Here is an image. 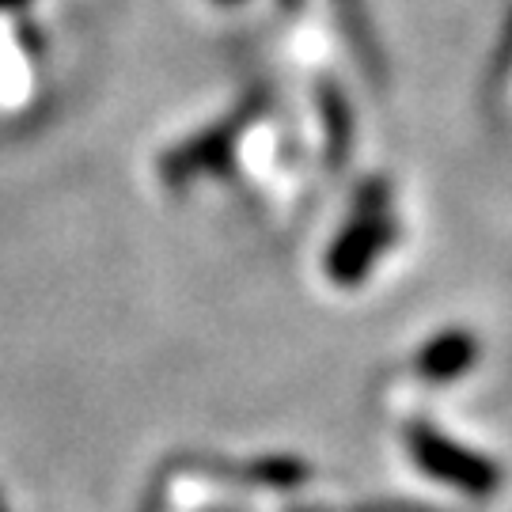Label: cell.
<instances>
[{
  "label": "cell",
  "instance_id": "6da1fadb",
  "mask_svg": "<svg viewBox=\"0 0 512 512\" xmlns=\"http://www.w3.org/2000/svg\"><path fill=\"white\" fill-rule=\"evenodd\" d=\"M391 243V220H387V205L384 194L372 190V205H357V213L349 220V228L334 239V251L327 258V270L334 281L342 285H353L361 281L365 270L376 262V255Z\"/></svg>",
  "mask_w": 512,
  "mask_h": 512
},
{
  "label": "cell",
  "instance_id": "7a4b0ae2",
  "mask_svg": "<svg viewBox=\"0 0 512 512\" xmlns=\"http://www.w3.org/2000/svg\"><path fill=\"white\" fill-rule=\"evenodd\" d=\"M467 353H471L467 338H459V334L440 338L437 346L425 349V368H433V372H456V368H463Z\"/></svg>",
  "mask_w": 512,
  "mask_h": 512
},
{
  "label": "cell",
  "instance_id": "3957f363",
  "mask_svg": "<svg viewBox=\"0 0 512 512\" xmlns=\"http://www.w3.org/2000/svg\"><path fill=\"white\" fill-rule=\"evenodd\" d=\"M4 4H16V0H0V8H4Z\"/></svg>",
  "mask_w": 512,
  "mask_h": 512
},
{
  "label": "cell",
  "instance_id": "277c9868",
  "mask_svg": "<svg viewBox=\"0 0 512 512\" xmlns=\"http://www.w3.org/2000/svg\"><path fill=\"white\" fill-rule=\"evenodd\" d=\"M220 4H236V0H220Z\"/></svg>",
  "mask_w": 512,
  "mask_h": 512
}]
</instances>
